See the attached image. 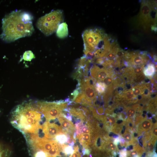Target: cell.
Masks as SVG:
<instances>
[{
  "label": "cell",
  "mask_w": 157,
  "mask_h": 157,
  "mask_svg": "<svg viewBox=\"0 0 157 157\" xmlns=\"http://www.w3.org/2000/svg\"><path fill=\"white\" fill-rule=\"evenodd\" d=\"M33 19L30 13L21 10H16L6 15L2 20L1 38L9 43L31 36L34 31Z\"/></svg>",
  "instance_id": "1"
},
{
  "label": "cell",
  "mask_w": 157,
  "mask_h": 157,
  "mask_svg": "<svg viewBox=\"0 0 157 157\" xmlns=\"http://www.w3.org/2000/svg\"><path fill=\"white\" fill-rule=\"evenodd\" d=\"M41 116L36 101L29 100L13 109L11 113L10 121L12 125L24 135L35 134L40 126Z\"/></svg>",
  "instance_id": "2"
},
{
  "label": "cell",
  "mask_w": 157,
  "mask_h": 157,
  "mask_svg": "<svg viewBox=\"0 0 157 157\" xmlns=\"http://www.w3.org/2000/svg\"><path fill=\"white\" fill-rule=\"evenodd\" d=\"M63 21L62 11L59 10H53L39 18L37 22L36 26L45 35L49 36L56 31Z\"/></svg>",
  "instance_id": "3"
},
{
  "label": "cell",
  "mask_w": 157,
  "mask_h": 157,
  "mask_svg": "<svg viewBox=\"0 0 157 157\" xmlns=\"http://www.w3.org/2000/svg\"><path fill=\"white\" fill-rule=\"evenodd\" d=\"M82 37L84 52L92 53L98 48L104 38L102 32L98 29L86 30L83 33Z\"/></svg>",
  "instance_id": "4"
},
{
  "label": "cell",
  "mask_w": 157,
  "mask_h": 157,
  "mask_svg": "<svg viewBox=\"0 0 157 157\" xmlns=\"http://www.w3.org/2000/svg\"><path fill=\"white\" fill-rule=\"evenodd\" d=\"M58 118L60 124V126L63 132L65 133H68L72 134L74 132L75 126L72 121L61 115Z\"/></svg>",
  "instance_id": "5"
},
{
  "label": "cell",
  "mask_w": 157,
  "mask_h": 157,
  "mask_svg": "<svg viewBox=\"0 0 157 157\" xmlns=\"http://www.w3.org/2000/svg\"><path fill=\"white\" fill-rule=\"evenodd\" d=\"M67 25L65 22L61 23L56 31L57 36L60 38H63L68 35Z\"/></svg>",
  "instance_id": "6"
},
{
  "label": "cell",
  "mask_w": 157,
  "mask_h": 157,
  "mask_svg": "<svg viewBox=\"0 0 157 157\" xmlns=\"http://www.w3.org/2000/svg\"><path fill=\"white\" fill-rule=\"evenodd\" d=\"M90 133L81 134L77 135L76 138L79 139V142L84 148H87L91 141Z\"/></svg>",
  "instance_id": "7"
},
{
  "label": "cell",
  "mask_w": 157,
  "mask_h": 157,
  "mask_svg": "<svg viewBox=\"0 0 157 157\" xmlns=\"http://www.w3.org/2000/svg\"><path fill=\"white\" fill-rule=\"evenodd\" d=\"M142 56L138 54H135L131 56L130 60V62L133 65H140L145 63L147 60L144 59V55Z\"/></svg>",
  "instance_id": "8"
},
{
  "label": "cell",
  "mask_w": 157,
  "mask_h": 157,
  "mask_svg": "<svg viewBox=\"0 0 157 157\" xmlns=\"http://www.w3.org/2000/svg\"><path fill=\"white\" fill-rule=\"evenodd\" d=\"M155 69L154 65L150 63L145 67L143 70L145 76L148 77H151L155 73Z\"/></svg>",
  "instance_id": "9"
},
{
  "label": "cell",
  "mask_w": 157,
  "mask_h": 157,
  "mask_svg": "<svg viewBox=\"0 0 157 157\" xmlns=\"http://www.w3.org/2000/svg\"><path fill=\"white\" fill-rule=\"evenodd\" d=\"M152 125V123L150 119H145L142 121L139 128L141 131H146L150 129Z\"/></svg>",
  "instance_id": "10"
},
{
  "label": "cell",
  "mask_w": 157,
  "mask_h": 157,
  "mask_svg": "<svg viewBox=\"0 0 157 157\" xmlns=\"http://www.w3.org/2000/svg\"><path fill=\"white\" fill-rule=\"evenodd\" d=\"M54 139L56 142L62 145L67 142L68 137L66 133H60L56 135Z\"/></svg>",
  "instance_id": "11"
},
{
  "label": "cell",
  "mask_w": 157,
  "mask_h": 157,
  "mask_svg": "<svg viewBox=\"0 0 157 157\" xmlns=\"http://www.w3.org/2000/svg\"><path fill=\"white\" fill-rule=\"evenodd\" d=\"M94 87L97 92L100 94H103L105 92L107 86L104 83L98 81L95 83Z\"/></svg>",
  "instance_id": "12"
},
{
  "label": "cell",
  "mask_w": 157,
  "mask_h": 157,
  "mask_svg": "<svg viewBox=\"0 0 157 157\" xmlns=\"http://www.w3.org/2000/svg\"><path fill=\"white\" fill-rule=\"evenodd\" d=\"M115 115H114L112 116H109L105 117L104 121L106 122V127H112L115 124L116 119L115 118Z\"/></svg>",
  "instance_id": "13"
},
{
  "label": "cell",
  "mask_w": 157,
  "mask_h": 157,
  "mask_svg": "<svg viewBox=\"0 0 157 157\" xmlns=\"http://www.w3.org/2000/svg\"><path fill=\"white\" fill-rule=\"evenodd\" d=\"M62 151L66 155H71L74 151V149L72 146L63 144L62 145Z\"/></svg>",
  "instance_id": "14"
},
{
  "label": "cell",
  "mask_w": 157,
  "mask_h": 157,
  "mask_svg": "<svg viewBox=\"0 0 157 157\" xmlns=\"http://www.w3.org/2000/svg\"><path fill=\"white\" fill-rule=\"evenodd\" d=\"M35 57L33 53L30 50L25 51L23 56V59L26 61H30Z\"/></svg>",
  "instance_id": "15"
},
{
  "label": "cell",
  "mask_w": 157,
  "mask_h": 157,
  "mask_svg": "<svg viewBox=\"0 0 157 157\" xmlns=\"http://www.w3.org/2000/svg\"><path fill=\"white\" fill-rule=\"evenodd\" d=\"M137 106L133 107L127 109L126 115L129 119H131L133 117L136 112Z\"/></svg>",
  "instance_id": "16"
},
{
  "label": "cell",
  "mask_w": 157,
  "mask_h": 157,
  "mask_svg": "<svg viewBox=\"0 0 157 157\" xmlns=\"http://www.w3.org/2000/svg\"><path fill=\"white\" fill-rule=\"evenodd\" d=\"M33 157H49L47 153L41 151H37L31 152Z\"/></svg>",
  "instance_id": "17"
},
{
  "label": "cell",
  "mask_w": 157,
  "mask_h": 157,
  "mask_svg": "<svg viewBox=\"0 0 157 157\" xmlns=\"http://www.w3.org/2000/svg\"><path fill=\"white\" fill-rule=\"evenodd\" d=\"M143 70V67L138 66L134 67L133 69L132 72L134 76H137L141 75Z\"/></svg>",
  "instance_id": "18"
},
{
  "label": "cell",
  "mask_w": 157,
  "mask_h": 157,
  "mask_svg": "<svg viewBox=\"0 0 157 157\" xmlns=\"http://www.w3.org/2000/svg\"><path fill=\"white\" fill-rule=\"evenodd\" d=\"M105 147L108 150L110 151H115L117 149V147L116 145H115L112 142L108 141L105 144Z\"/></svg>",
  "instance_id": "19"
},
{
  "label": "cell",
  "mask_w": 157,
  "mask_h": 157,
  "mask_svg": "<svg viewBox=\"0 0 157 157\" xmlns=\"http://www.w3.org/2000/svg\"><path fill=\"white\" fill-rule=\"evenodd\" d=\"M127 144L130 143L133 140V138L132 135L129 132H128V131H126L124 134L123 135Z\"/></svg>",
  "instance_id": "20"
},
{
  "label": "cell",
  "mask_w": 157,
  "mask_h": 157,
  "mask_svg": "<svg viewBox=\"0 0 157 157\" xmlns=\"http://www.w3.org/2000/svg\"><path fill=\"white\" fill-rule=\"evenodd\" d=\"M104 142H102V140L101 139V137H97V139H96L95 142V145L97 147L101 149L102 147H104Z\"/></svg>",
  "instance_id": "21"
},
{
  "label": "cell",
  "mask_w": 157,
  "mask_h": 157,
  "mask_svg": "<svg viewBox=\"0 0 157 157\" xmlns=\"http://www.w3.org/2000/svg\"><path fill=\"white\" fill-rule=\"evenodd\" d=\"M124 96L126 99L128 100H131L135 97L133 92L131 90H129L126 92Z\"/></svg>",
  "instance_id": "22"
},
{
  "label": "cell",
  "mask_w": 157,
  "mask_h": 157,
  "mask_svg": "<svg viewBox=\"0 0 157 157\" xmlns=\"http://www.w3.org/2000/svg\"><path fill=\"white\" fill-rule=\"evenodd\" d=\"M84 99V96L83 93L81 91L74 101L76 103H81Z\"/></svg>",
  "instance_id": "23"
},
{
  "label": "cell",
  "mask_w": 157,
  "mask_h": 157,
  "mask_svg": "<svg viewBox=\"0 0 157 157\" xmlns=\"http://www.w3.org/2000/svg\"><path fill=\"white\" fill-rule=\"evenodd\" d=\"M134 95L138 96L143 93V90L140 89L139 88H134L132 90Z\"/></svg>",
  "instance_id": "24"
},
{
  "label": "cell",
  "mask_w": 157,
  "mask_h": 157,
  "mask_svg": "<svg viewBox=\"0 0 157 157\" xmlns=\"http://www.w3.org/2000/svg\"><path fill=\"white\" fill-rule=\"evenodd\" d=\"M103 81L104 83L106 86L110 85L113 82L112 78L109 76L107 77Z\"/></svg>",
  "instance_id": "25"
},
{
  "label": "cell",
  "mask_w": 157,
  "mask_h": 157,
  "mask_svg": "<svg viewBox=\"0 0 157 157\" xmlns=\"http://www.w3.org/2000/svg\"><path fill=\"white\" fill-rule=\"evenodd\" d=\"M119 157H127L126 149L124 148L121 150L119 153Z\"/></svg>",
  "instance_id": "26"
},
{
  "label": "cell",
  "mask_w": 157,
  "mask_h": 157,
  "mask_svg": "<svg viewBox=\"0 0 157 157\" xmlns=\"http://www.w3.org/2000/svg\"><path fill=\"white\" fill-rule=\"evenodd\" d=\"M151 133L152 135L154 136V137L157 138V126L155 124L153 128Z\"/></svg>",
  "instance_id": "27"
},
{
  "label": "cell",
  "mask_w": 157,
  "mask_h": 157,
  "mask_svg": "<svg viewBox=\"0 0 157 157\" xmlns=\"http://www.w3.org/2000/svg\"><path fill=\"white\" fill-rule=\"evenodd\" d=\"M116 123L117 125H120L123 124L124 121L123 120L121 119H119L117 120L116 121Z\"/></svg>",
  "instance_id": "28"
},
{
  "label": "cell",
  "mask_w": 157,
  "mask_h": 157,
  "mask_svg": "<svg viewBox=\"0 0 157 157\" xmlns=\"http://www.w3.org/2000/svg\"><path fill=\"white\" fill-rule=\"evenodd\" d=\"M126 126L125 125L123 126L122 127L121 130V133L122 135H123L126 132Z\"/></svg>",
  "instance_id": "29"
},
{
  "label": "cell",
  "mask_w": 157,
  "mask_h": 157,
  "mask_svg": "<svg viewBox=\"0 0 157 157\" xmlns=\"http://www.w3.org/2000/svg\"><path fill=\"white\" fill-rule=\"evenodd\" d=\"M133 149V147L132 144L129 145L126 147V149L127 151H131Z\"/></svg>",
  "instance_id": "30"
},
{
  "label": "cell",
  "mask_w": 157,
  "mask_h": 157,
  "mask_svg": "<svg viewBox=\"0 0 157 157\" xmlns=\"http://www.w3.org/2000/svg\"><path fill=\"white\" fill-rule=\"evenodd\" d=\"M147 117L148 119L151 118L153 117L152 114L150 112H148L147 113Z\"/></svg>",
  "instance_id": "31"
},
{
  "label": "cell",
  "mask_w": 157,
  "mask_h": 157,
  "mask_svg": "<svg viewBox=\"0 0 157 157\" xmlns=\"http://www.w3.org/2000/svg\"><path fill=\"white\" fill-rule=\"evenodd\" d=\"M151 120L152 123H153V124L154 123V124H156V121L155 117H152L151 118Z\"/></svg>",
  "instance_id": "32"
},
{
  "label": "cell",
  "mask_w": 157,
  "mask_h": 157,
  "mask_svg": "<svg viewBox=\"0 0 157 157\" xmlns=\"http://www.w3.org/2000/svg\"><path fill=\"white\" fill-rule=\"evenodd\" d=\"M138 136V134L136 132H134L133 133V135H132V137L133 136L134 139L137 138Z\"/></svg>",
  "instance_id": "33"
},
{
  "label": "cell",
  "mask_w": 157,
  "mask_h": 157,
  "mask_svg": "<svg viewBox=\"0 0 157 157\" xmlns=\"http://www.w3.org/2000/svg\"><path fill=\"white\" fill-rule=\"evenodd\" d=\"M152 91L154 92L156 91V87L154 85H153L152 87Z\"/></svg>",
  "instance_id": "34"
},
{
  "label": "cell",
  "mask_w": 157,
  "mask_h": 157,
  "mask_svg": "<svg viewBox=\"0 0 157 157\" xmlns=\"http://www.w3.org/2000/svg\"><path fill=\"white\" fill-rule=\"evenodd\" d=\"M114 134V133H113V132H110L109 134V136L110 137H112L113 136Z\"/></svg>",
  "instance_id": "35"
},
{
  "label": "cell",
  "mask_w": 157,
  "mask_h": 157,
  "mask_svg": "<svg viewBox=\"0 0 157 157\" xmlns=\"http://www.w3.org/2000/svg\"></svg>",
  "instance_id": "36"
}]
</instances>
